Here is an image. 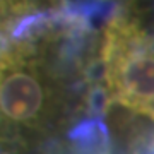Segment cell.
Wrapping results in <instances>:
<instances>
[{
  "label": "cell",
  "instance_id": "cell-1",
  "mask_svg": "<svg viewBox=\"0 0 154 154\" xmlns=\"http://www.w3.org/2000/svg\"><path fill=\"white\" fill-rule=\"evenodd\" d=\"M101 88L67 72L31 38L0 36V146L33 149L96 108Z\"/></svg>",
  "mask_w": 154,
  "mask_h": 154
},
{
  "label": "cell",
  "instance_id": "cell-2",
  "mask_svg": "<svg viewBox=\"0 0 154 154\" xmlns=\"http://www.w3.org/2000/svg\"><path fill=\"white\" fill-rule=\"evenodd\" d=\"M99 67L106 106L152 118V38L135 5H116L99 39Z\"/></svg>",
  "mask_w": 154,
  "mask_h": 154
}]
</instances>
